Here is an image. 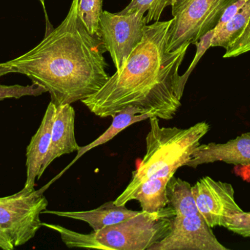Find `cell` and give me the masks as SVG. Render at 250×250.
<instances>
[{"label":"cell","mask_w":250,"mask_h":250,"mask_svg":"<svg viewBox=\"0 0 250 250\" xmlns=\"http://www.w3.org/2000/svg\"><path fill=\"white\" fill-rule=\"evenodd\" d=\"M250 51V18L246 27L241 35L232 43L231 45L226 48L223 57L230 58L236 57Z\"/></svg>","instance_id":"obj_22"},{"label":"cell","mask_w":250,"mask_h":250,"mask_svg":"<svg viewBox=\"0 0 250 250\" xmlns=\"http://www.w3.org/2000/svg\"><path fill=\"white\" fill-rule=\"evenodd\" d=\"M57 107L50 102L39 129L31 139L26 148V179L24 188L35 189L40 171L48 154L51 142V131L54 124Z\"/></svg>","instance_id":"obj_12"},{"label":"cell","mask_w":250,"mask_h":250,"mask_svg":"<svg viewBox=\"0 0 250 250\" xmlns=\"http://www.w3.org/2000/svg\"><path fill=\"white\" fill-rule=\"evenodd\" d=\"M171 20L146 24L144 37L120 70L82 102L102 118L132 106L142 114L171 120L182 105L185 85L179 68L189 45L167 50Z\"/></svg>","instance_id":"obj_1"},{"label":"cell","mask_w":250,"mask_h":250,"mask_svg":"<svg viewBox=\"0 0 250 250\" xmlns=\"http://www.w3.org/2000/svg\"><path fill=\"white\" fill-rule=\"evenodd\" d=\"M0 248L4 250H12L15 248L10 238L1 228H0Z\"/></svg>","instance_id":"obj_26"},{"label":"cell","mask_w":250,"mask_h":250,"mask_svg":"<svg viewBox=\"0 0 250 250\" xmlns=\"http://www.w3.org/2000/svg\"><path fill=\"white\" fill-rule=\"evenodd\" d=\"M166 195L168 205L174 210L176 217L200 214L189 182L172 176L166 185Z\"/></svg>","instance_id":"obj_16"},{"label":"cell","mask_w":250,"mask_h":250,"mask_svg":"<svg viewBox=\"0 0 250 250\" xmlns=\"http://www.w3.org/2000/svg\"><path fill=\"white\" fill-rule=\"evenodd\" d=\"M102 12L103 0H79V16L92 35L98 34Z\"/></svg>","instance_id":"obj_20"},{"label":"cell","mask_w":250,"mask_h":250,"mask_svg":"<svg viewBox=\"0 0 250 250\" xmlns=\"http://www.w3.org/2000/svg\"><path fill=\"white\" fill-rule=\"evenodd\" d=\"M150 129L146 138V153L124 192L114 201L117 205H125L135 189L146 181L155 178L170 179L178 169L186 166L201 139L208 133L207 122L196 123L188 129L163 127L158 117L149 119Z\"/></svg>","instance_id":"obj_3"},{"label":"cell","mask_w":250,"mask_h":250,"mask_svg":"<svg viewBox=\"0 0 250 250\" xmlns=\"http://www.w3.org/2000/svg\"><path fill=\"white\" fill-rule=\"evenodd\" d=\"M146 24L144 15L141 13L120 15L103 10L98 35L110 53L117 70L123 68L132 50L143 39Z\"/></svg>","instance_id":"obj_7"},{"label":"cell","mask_w":250,"mask_h":250,"mask_svg":"<svg viewBox=\"0 0 250 250\" xmlns=\"http://www.w3.org/2000/svg\"><path fill=\"white\" fill-rule=\"evenodd\" d=\"M223 246L201 214L175 216L168 234L150 250H229Z\"/></svg>","instance_id":"obj_9"},{"label":"cell","mask_w":250,"mask_h":250,"mask_svg":"<svg viewBox=\"0 0 250 250\" xmlns=\"http://www.w3.org/2000/svg\"><path fill=\"white\" fill-rule=\"evenodd\" d=\"M168 179L155 178L141 183L131 195L130 201L140 203L141 211L154 213L168 205L166 195V185Z\"/></svg>","instance_id":"obj_15"},{"label":"cell","mask_w":250,"mask_h":250,"mask_svg":"<svg viewBox=\"0 0 250 250\" xmlns=\"http://www.w3.org/2000/svg\"><path fill=\"white\" fill-rule=\"evenodd\" d=\"M213 35H214V29L207 32L199 41H197V42L194 44L197 46V51L196 54H195V58H194L193 61L191 63L188 70H187L183 75H182V82H183L185 85H186L189 75L192 73V70L195 68V66L198 64L199 60H201L204 53L211 47V40H212Z\"/></svg>","instance_id":"obj_24"},{"label":"cell","mask_w":250,"mask_h":250,"mask_svg":"<svg viewBox=\"0 0 250 250\" xmlns=\"http://www.w3.org/2000/svg\"><path fill=\"white\" fill-rule=\"evenodd\" d=\"M39 1H41V3H42V4H44V1H45V0H39Z\"/></svg>","instance_id":"obj_28"},{"label":"cell","mask_w":250,"mask_h":250,"mask_svg":"<svg viewBox=\"0 0 250 250\" xmlns=\"http://www.w3.org/2000/svg\"><path fill=\"white\" fill-rule=\"evenodd\" d=\"M44 189L23 187L14 195L0 198V228L14 248L27 243L42 227L40 216L48 205Z\"/></svg>","instance_id":"obj_6"},{"label":"cell","mask_w":250,"mask_h":250,"mask_svg":"<svg viewBox=\"0 0 250 250\" xmlns=\"http://www.w3.org/2000/svg\"><path fill=\"white\" fill-rule=\"evenodd\" d=\"M217 161L250 165V132L242 134L226 143L200 144L186 166L196 168L201 164Z\"/></svg>","instance_id":"obj_10"},{"label":"cell","mask_w":250,"mask_h":250,"mask_svg":"<svg viewBox=\"0 0 250 250\" xmlns=\"http://www.w3.org/2000/svg\"><path fill=\"white\" fill-rule=\"evenodd\" d=\"M174 0H132L124 10L119 12L120 15H129L141 13L144 15L146 22H159L163 10L167 6H171Z\"/></svg>","instance_id":"obj_18"},{"label":"cell","mask_w":250,"mask_h":250,"mask_svg":"<svg viewBox=\"0 0 250 250\" xmlns=\"http://www.w3.org/2000/svg\"><path fill=\"white\" fill-rule=\"evenodd\" d=\"M44 92H47L46 91L36 84L26 86L20 85H0V101L7 98L19 99L24 96H38Z\"/></svg>","instance_id":"obj_21"},{"label":"cell","mask_w":250,"mask_h":250,"mask_svg":"<svg viewBox=\"0 0 250 250\" xmlns=\"http://www.w3.org/2000/svg\"><path fill=\"white\" fill-rule=\"evenodd\" d=\"M175 216L169 205L154 213L141 211L132 218L92 233L105 250H150L168 234Z\"/></svg>","instance_id":"obj_4"},{"label":"cell","mask_w":250,"mask_h":250,"mask_svg":"<svg viewBox=\"0 0 250 250\" xmlns=\"http://www.w3.org/2000/svg\"><path fill=\"white\" fill-rule=\"evenodd\" d=\"M192 190L198 211L211 228H226L229 219L243 211L235 201L234 189L230 183L206 176L192 186Z\"/></svg>","instance_id":"obj_8"},{"label":"cell","mask_w":250,"mask_h":250,"mask_svg":"<svg viewBox=\"0 0 250 250\" xmlns=\"http://www.w3.org/2000/svg\"><path fill=\"white\" fill-rule=\"evenodd\" d=\"M139 212L128 209L125 205H117L114 204V201H110L90 211H60L45 209L42 214H50L85 222L92 227L93 231H98L104 227L132 218Z\"/></svg>","instance_id":"obj_13"},{"label":"cell","mask_w":250,"mask_h":250,"mask_svg":"<svg viewBox=\"0 0 250 250\" xmlns=\"http://www.w3.org/2000/svg\"><path fill=\"white\" fill-rule=\"evenodd\" d=\"M237 0H174L167 50L194 44L214 29L225 10Z\"/></svg>","instance_id":"obj_5"},{"label":"cell","mask_w":250,"mask_h":250,"mask_svg":"<svg viewBox=\"0 0 250 250\" xmlns=\"http://www.w3.org/2000/svg\"><path fill=\"white\" fill-rule=\"evenodd\" d=\"M10 73H14L13 68L7 66L6 63H0V77Z\"/></svg>","instance_id":"obj_27"},{"label":"cell","mask_w":250,"mask_h":250,"mask_svg":"<svg viewBox=\"0 0 250 250\" xmlns=\"http://www.w3.org/2000/svg\"><path fill=\"white\" fill-rule=\"evenodd\" d=\"M42 226L55 230L57 233H60L62 240L68 248L104 250V247L100 245L98 241L95 239L93 233L83 234V233L72 231L58 225L48 224L45 223H42Z\"/></svg>","instance_id":"obj_19"},{"label":"cell","mask_w":250,"mask_h":250,"mask_svg":"<svg viewBox=\"0 0 250 250\" xmlns=\"http://www.w3.org/2000/svg\"><path fill=\"white\" fill-rule=\"evenodd\" d=\"M79 3L73 0L64 21L36 46L5 62L14 73L25 75L49 92L56 107L86 99L110 78L105 45L85 26Z\"/></svg>","instance_id":"obj_2"},{"label":"cell","mask_w":250,"mask_h":250,"mask_svg":"<svg viewBox=\"0 0 250 250\" xmlns=\"http://www.w3.org/2000/svg\"><path fill=\"white\" fill-rule=\"evenodd\" d=\"M154 117L151 114H142L139 109L136 108L132 106L125 107L120 110L117 114L113 116V121L110 127L99 136L98 139H95L93 142H91L86 146L80 147V149L78 151V154L74 159L71 164L68 166H71L74 164L79 159H80L83 154H86L88 151H91L93 148H97L100 145H104L106 142L115 137L119 133L129 127L131 125L138 122L149 119L150 117Z\"/></svg>","instance_id":"obj_14"},{"label":"cell","mask_w":250,"mask_h":250,"mask_svg":"<svg viewBox=\"0 0 250 250\" xmlns=\"http://www.w3.org/2000/svg\"><path fill=\"white\" fill-rule=\"evenodd\" d=\"M250 18V0L245 4L242 10L233 16L224 27L213 35L211 47L227 48L241 35L246 27Z\"/></svg>","instance_id":"obj_17"},{"label":"cell","mask_w":250,"mask_h":250,"mask_svg":"<svg viewBox=\"0 0 250 250\" xmlns=\"http://www.w3.org/2000/svg\"><path fill=\"white\" fill-rule=\"evenodd\" d=\"M80 149L75 136V110L71 104L57 107L51 131V142L48 154L38 176L41 179L48 166L59 157Z\"/></svg>","instance_id":"obj_11"},{"label":"cell","mask_w":250,"mask_h":250,"mask_svg":"<svg viewBox=\"0 0 250 250\" xmlns=\"http://www.w3.org/2000/svg\"><path fill=\"white\" fill-rule=\"evenodd\" d=\"M226 228L242 237L250 238V212L236 213L229 219Z\"/></svg>","instance_id":"obj_23"},{"label":"cell","mask_w":250,"mask_h":250,"mask_svg":"<svg viewBox=\"0 0 250 250\" xmlns=\"http://www.w3.org/2000/svg\"><path fill=\"white\" fill-rule=\"evenodd\" d=\"M248 0H237V1H235L233 4H230V5L225 10L224 13H223L221 18H220V21H219L218 23H217V26L214 27V35L220 32V31L224 27L225 25H226L233 16H236V15L242 10V7L248 2Z\"/></svg>","instance_id":"obj_25"}]
</instances>
